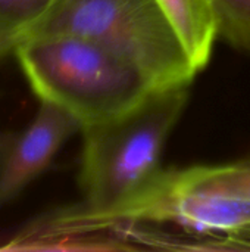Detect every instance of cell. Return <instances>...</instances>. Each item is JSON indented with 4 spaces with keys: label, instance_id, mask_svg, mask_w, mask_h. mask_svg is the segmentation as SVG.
I'll return each mask as SVG.
<instances>
[{
    "label": "cell",
    "instance_id": "5",
    "mask_svg": "<svg viewBox=\"0 0 250 252\" xmlns=\"http://www.w3.org/2000/svg\"><path fill=\"white\" fill-rule=\"evenodd\" d=\"M78 131L81 124L49 102H40L25 128L0 130V210L41 176L63 143Z\"/></svg>",
    "mask_w": 250,
    "mask_h": 252
},
{
    "label": "cell",
    "instance_id": "1",
    "mask_svg": "<svg viewBox=\"0 0 250 252\" xmlns=\"http://www.w3.org/2000/svg\"><path fill=\"white\" fill-rule=\"evenodd\" d=\"M90 210V208H88ZM93 211V210H91ZM105 239H130L161 248L250 250V201L214 186L202 165L164 170L133 199L111 211H93Z\"/></svg>",
    "mask_w": 250,
    "mask_h": 252
},
{
    "label": "cell",
    "instance_id": "4",
    "mask_svg": "<svg viewBox=\"0 0 250 252\" xmlns=\"http://www.w3.org/2000/svg\"><path fill=\"white\" fill-rule=\"evenodd\" d=\"M47 34L100 43L141 69L156 89L190 86L197 74L158 0H56L24 37Z\"/></svg>",
    "mask_w": 250,
    "mask_h": 252
},
{
    "label": "cell",
    "instance_id": "6",
    "mask_svg": "<svg viewBox=\"0 0 250 252\" xmlns=\"http://www.w3.org/2000/svg\"><path fill=\"white\" fill-rule=\"evenodd\" d=\"M180 35L193 66L202 71L212 55L218 35L217 15L211 0H158Z\"/></svg>",
    "mask_w": 250,
    "mask_h": 252
},
{
    "label": "cell",
    "instance_id": "3",
    "mask_svg": "<svg viewBox=\"0 0 250 252\" xmlns=\"http://www.w3.org/2000/svg\"><path fill=\"white\" fill-rule=\"evenodd\" d=\"M189 87L156 89L130 111L81 128L83 205L115 210L164 171L161 155L187 105Z\"/></svg>",
    "mask_w": 250,
    "mask_h": 252
},
{
    "label": "cell",
    "instance_id": "10",
    "mask_svg": "<svg viewBox=\"0 0 250 252\" xmlns=\"http://www.w3.org/2000/svg\"><path fill=\"white\" fill-rule=\"evenodd\" d=\"M21 38L22 35L19 32L0 25V65L7 56L13 55Z\"/></svg>",
    "mask_w": 250,
    "mask_h": 252
},
{
    "label": "cell",
    "instance_id": "2",
    "mask_svg": "<svg viewBox=\"0 0 250 252\" xmlns=\"http://www.w3.org/2000/svg\"><path fill=\"white\" fill-rule=\"evenodd\" d=\"M13 56L38 100L62 108L81 128L130 111L156 90L136 65L74 34L24 37Z\"/></svg>",
    "mask_w": 250,
    "mask_h": 252
},
{
    "label": "cell",
    "instance_id": "7",
    "mask_svg": "<svg viewBox=\"0 0 250 252\" xmlns=\"http://www.w3.org/2000/svg\"><path fill=\"white\" fill-rule=\"evenodd\" d=\"M218 34L230 44L250 52V0H211Z\"/></svg>",
    "mask_w": 250,
    "mask_h": 252
},
{
    "label": "cell",
    "instance_id": "9",
    "mask_svg": "<svg viewBox=\"0 0 250 252\" xmlns=\"http://www.w3.org/2000/svg\"><path fill=\"white\" fill-rule=\"evenodd\" d=\"M202 170L220 190L250 201V159L227 165H202Z\"/></svg>",
    "mask_w": 250,
    "mask_h": 252
},
{
    "label": "cell",
    "instance_id": "8",
    "mask_svg": "<svg viewBox=\"0 0 250 252\" xmlns=\"http://www.w3.org/2000/svg\"><path fill=\"white\" fill-rule=\"evenodd\" d=\"M55 1L56 0H0V25L24 37Z\"/></svg>",
    "mask_w": 250,
    "mask_h": 252
}]
</instances>
